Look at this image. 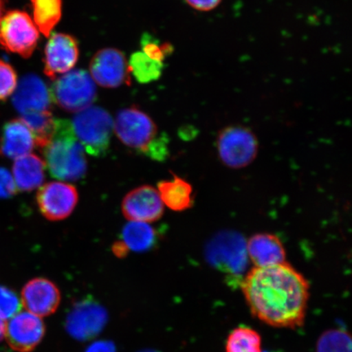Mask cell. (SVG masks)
I'll return each mask as SVG.
<instances>
[{
  "label": "cell",
  "instance_id": "cell-1",
  "mask_svg": "<svg viewBox=\"0 0 352 352\" xmlns=\"http://www.w3.org/2000/svg\"><path fill=\"white\" fill-rule=\"evenodd\" d=\"M241 286L255 318L276 328L302 327L310 285L288 263L255 267L241 280Z\"/></svg>",
  "mask_w": 352,
  "mask_h": 352
},
{
  "label": "cell",
  "instance_id": "cell-2",
  "mask_svg": "<svg viewBox=\"0 0 352 352\" xmlns=\"http://www.w3.org/2000/svg\"><path fill=\"white\" fill-rule=\"evenodd\" d=\"M43 151L44 162L54 178L76 182L85 177L87 170L85 148L74 134L72 122L56 120L54 135Z\"/></svg>",
  "mask_w": 352,
  "mask_h": 352
},
{
  "label": "cell",
  "instance_id": "cell-3",
  "mask_svg": "<svg viewBox=\"0 0 352 352\" xmlns=\"http://www.w3.org/2000/svg\"><path fill=\"white\" fill-rule=\"evenodd\" d=\"M113 129L121 142L132 151L156 160L164 157L166 144L158 138L156 123L138 107L122 109L113 122Z\"/></svg>",
  "mask_w": 352,
  "mask_h": 352
},
{
  "label": "cell",
  "instance_id": "cell-4",
  "mask_svg": "<svg viewBox=\"0 0 352 352\" xmlns=\"http://www.w3.org/2000/svg\"><path fill=\"white\" fill-rule=\"evenodd\" d=\"M74 134L87 153L104 157L109 148L113 120L102 108L90 107L74 116L72 122Z\"/></svg>",
  "mask_w": 352,
  "mask_h": 352
},
{
  "label": "cell",
  "instance_id": "cell-5",
  "mask_svg": "<svg viewBox=\"0 0 352 352\" xmlns=\"http://www.w3.org/2000/svg\"><path fill=\"white\" fill-rule=\"evenodd\" d=\"M50 91L52 101L72 113L90 107L96 98L94 79L82 69L73 70L57 78Z\"/></svg>",
  "mask_w": 352,
  "mask_h": 352
},
{
  "label": "cell",
  "instance_id": "cell-6",
  "mask_svg": "<svg viewBox=\"0 0 352 352\" xmlns=\"http://www.w3.org/2000/svg\"><path fill=\"white\" fill-rule=\"evenodd\" d=\"M217 149L223 165L231 169H241L252 164L256 158L258 142L248 127L228 126L219 132Z\"/></svg>",
  "mask_w": 352,
  "mask_h": 352
},
{
  "label": "cell",
  "instance_id": "cell-7",
  "mask_svg": "<svg viewBox=\"0 0 352 352\" xmlns=\"http://www.w3.org/2000/svg\"><path fill=\"white\" fill-rule=\"evenodd\" d=\"M206 258L211 266L237 278L248 267L246 241L239 233L220 232L206 246Z\"/></svg>",
  "mask_w": 352,
  "mask_h": 352
},
{
  "label": "cell",
  "instance_id": "cell-8",
  "mask_svg": "<svg viewBox=\"0 0 352 352\" xmlns=\"http://www.w3.org/2000/svg\"><path fill=\"white\" fill-rule=\"evenodd\" d=\"M39 32L28 13L8 12L0 21V45L12 54L29 58L38 45Z\"/></svg>",
  "mask_w": 352,
  "mask_h": 352
},
{
  "label": "cell",
  "instance_id": "cell-9",
  "mask_svg": "<svg viewBox=\"0 0 352 352\" xmlns=\"http://www.w3.org/2000/svg\"><path fill=\"white\" fill-rule=\"evenodd\" d=\"M107 320L104 307L94 299L85 298L74 305L66 318L65 328L74 340L87 341L98 336Z\"/></svg>",
  "mask_w": 352,
  "mask_h": 352
},
{
  "label": "cell",
  "instance_id": "cell-10",
  "mask_svg": "<svg viewBox=\"0 0 352 352\" xmlns=\"http://www.w3.org/2000/svg\"><path fill=\"white\" fill-rule=\"evenodd\" d=\"M39 211L50 221L68 218L78 201L77 188L72 184L50 182L39 188L36 196Z\"/></svg>",
  "mask_w": 352,
  "mask_h": 352
},
{
  "label": "cell",
  "instance_id": "cell-11",
  "mask_svg": "<svg viewBox=\"0 0 352 352\" xmlns=\"http://www.w3.org/2000/svg\"><path fill=\"white\" fill-rule=\"evenodd\" d=\"M91 77L101 87L116 88L129 85L131 72L124 54L116 48L100 50L91 60Z\"/></svg>",
  "mask_w": 352,
  "mask_h": 352
},
{
  "label": "cell",
  "instance_id": "cell-12",
  "mask_svg": "<svg viewBox=\"0 0 352 352\" xmlns=\"http://www.w3.org/2000/svg\"><path fill=\"white\" fill-rule=\"evenodd\" d=\"M45 336V324L39 316L28 311H20L6 323L8 344L16 352L35 349Z\"/></svg>",
  "mask_w": 352,
  "mask_h": 352
},
{
  "label": "cell",
  "instance_id": "cell-13",
  "mask_svg": "<svg viewBox=\"0 0 352 352\" xmlns=\"http://www.w3.org/2000/svg\"><path fill=\"white\" fill-rule=\"evenodd\" d=\"M78 44L76 38L67 34H54L44 51V74L55 79L57 76L72 72L78 63Z\"/></svg>",
  "mask_w": 352,
  "mask_h": 352
},
{
  "label": "cell",
  "instance_id": "cell-14",
  "mask_svg": "<svg viewBox=\"0 0 352 352\" xmlns=\"http://www.w3.org/2000/svg\"><path fill=\"white\" fill-rule=\"evenodd\" d=\"M123 215L133 222H155L164 213L160 193L157 189L143 186L127 193L122 204Z\"/></svg>",
  "mask_w": 352,
  "mask_h": 352
},
{
  "label": "cell",
  "instance_id": "cell-15",
  "mask_svg": "<svg viewBox=\"0 0 352 352\" xmlns=\"http://www.w3.org/2000/svg\"><path fill=\"white\" fill-rule=\"evenodd\" d=\"M21 301L26 311L42 318L54 314L57 310L60 293L52 281L38 277L25 284L21 292Z\"/></svg>",
  "mask_w": 352,
  "mask_h": 352
},
{
  "label": "cell",
  "instance_id": "cell-16",
  "mask_svg": "<svg viewBox=\"0 0 352 352\" xmlns=\"http://www.w3.org/2000/svg\"><path fill=\"white\" fill-rule=\"evenodd\" d=\"M13 94V104L21 116L50 110V91L42 79L34 74L22 78Z\"/></svg>",
  "mask_w": 352,
  "mask_h": 352
},
{
  "label": "cell",
  "instance_id": "cell-17",
  "mask_svg": "<svg viewBox=\"0 0 352 352\" xmlns=\"http://www.w3.org/2000/svg\"><path fill=\"white\" fill-rule=\"evenodd\" d=\"M248 258L256 267L285 263L286 252L283 241L270 232H261L246 241Z\"/></svg>",
  "mask_w": 352,
  "mask_h": 352
},
{
  "label": "cell",
  "instance_id": "cell-18",
  "mask_svg": "<svg viewBox=\"0 0 352 352\" xmlns=\"http://www.w3.org/2000/svg\"><path fill=\"white\" fill-rule=\"evenodd\" d=\"M34 135L21 118L6 123L0 138V155L16 160L32 153L34 148Z\"/></svg>",
  "mask_w": 352,
  "mask_h": 352
},
{
  "label": "cell",
  "instance_id": "cell-19",
  "mask_svg": "<svg viewBox=\"0 0 352 352\" xmlns=\"http://www.w3.org/2000/svg\"><path fill=\"white\" fill-rule=\"evenodd\" d=\"M45 162L35 154L16 158L12 173L17 189L29 192L41 186L45 178Z\"/></svg>",
  "mask_w": 352,
  "mask_h": 352
},
{
  "label": "cell",
  "instance_id": "cell-20",
  "mask_svg": "<svg viewBox=\"0 0 352 352\" xmlns=\"http://www.w3.org/2000/svg\"><path fill=\"white\" fill-rule=\"evenodd\" d=\"M162 204L177 212L190 209L195 204L193 188L187 180L174 175L171 179L162 180L157 184Z\"/></svg>",
  "mask_w": 352,
  "mask_h": 352
},
{
  "label": "cell",
  "instance_id": "cell-21",
  "mask_svg": "<svg viewBox=\"0 0 352 352\" xmlns=\"http://www.w3.org/2000/svg\"><path fill=\"white\" fill-rule=\"evenodd\" d=\"M121 239L129 252L142 253L156 248L160 233L148 223L132 221L123 228Z\"/></svg>",
  "mask_w": 352,
  "mask_h": 352
},
{
  "label": "cell",
  "instance_id": "cell-22",
  "mask_svg": "<svg viewBox=\"0 0 352 352\" xmlns=\"http://www.w3.org/2000/svg\"><path fill=\"white\" fill-rule=\"evenodd\" d=\"M33 8V17L38 32L50 37L52 30L58 24L63 15L61 0H30Z\"/></svg>",
  "mask_w": 352,
  "mask_h": 352
},
{
  "label": "cell",
  "instance_id": "cell-23",
  "mask_svg": "<svg viewBox=\"0 0 352 352\" xmlns=\"http://www.w3.org/2000/svg\"><path fill=\"white\" fill-rule=\"evenodd\" d=\"M20 118L32 131L35 144L38 147L43 148L51 142L54 135L56 120L50 110L25 113Z\"/></svg>",
  "mask_w": 352,
  "mask_h": 352
},
{
  "label": "cell",
  "instance_id": "cell-24",
  "mask_svg": "<svg viewBox=\"0 0 352 352\" xmlns=\"http://www.w3.org/2000/svg\"><path fill=\"white\" fill-rule=\"evenodd\" d=\"M129 65L131 74L140 83L156 81L161 77L164 68V63L153 60L142 52L132 54Z\"/></svg>",
  "mask_w": 352,
  "mask_h": 352
},
{
  "label": "cell",
  "instance_id": "cell-25",
  "mask_svg": "<svg viewBox=\"0 0 352 352\" xmlns=\"http://www.w3.org/2000/svg\"><path fill=\"white\" fill-rule=\"evenodd\" d=\"M261 336L254 329L245 327L233 329L228 336L226 352H262Z\"/></svg>",
  "mask_w": 352,
  "mask_h": 352
},
{
  "label": "cell",
  "instance_id": "cell-26",
  "mask_svg": "<svg viewBox=\"0 0 352 352\" xmlns=\"http://www.w3.org/2000/svg\"><path fill=\"white\" fill-rule=\"evenodd\" d=\"M351 338L343 329H329L321 334L316 343V352H352Z\"/></svg>",
  "mask_w": 352,
  "mask_h": 352
},
{
  "label": "cell",
  "instance_id": "cell-27",
  "mask_svg": "<svg viewBox=\"0 0 352 352\" xmlns=\"http://www.w3.org/2000/svg\"><path fill=\"white\" fill-rule=\"evenodd\" d=\"M21 301L12 289L0 286V319L10 320L21 310Z\"/></svg>",
  "mask_w": 352,
  "mask_h": 352
},
{
  "label": "cell",
  "instance_id": "cell-28",
  "mask_svg": "<svg viewBox=\"0 0 352 352\" xmlns=\"http://www.w3.org/2000/svg\"><path fill=\"white\" fill-rule=\"evenodd\" d=\"M142 52L153 60L164 63L166 57L173 52V46L169 43H160L151 35L145 34L142 39Z\"/></svg>",
  "mask_w": 352,
  "mask_h": 352
},
{
  "label": "cell",
  "instance_id": "cell-29",
  "mask_svg": "<svg viewBox=\"0 0 352 352\" xmlns=\"http://www.w3.org/2000/svg\"><path fill=\"white\" fill-rule=\"evenodd\" d=\"M16 73L10 64L0 60V100H4L15 91Z\"/></svg>",
  "mask_w": 352,
  "mask_h": 352
},
{
  "label": "cell",
  "instance_id": "cell-30",
  "mask_svg": "<svg viewBox=\"0 0 352 352\" xmlns=\"http://www.w3.org/2000/svg\"><path fill=\"white\" fill-rule=\"evenodd\" d=\"M17 188L10 171L0 167V198H10L16 195Z\"/></svg>",
  "mask_w": 352,
  "mask_h": 352
},
{
  "label": "cell",
  "instance_id": "cell-31",
  "mask_svg": "<svg viewBox=\"0 0 352 352\" xmlns=\"http://www.w3.org/2000/svg\"><path fill=\"white\" fill-rule=\"evenodd\" d=\"M222 0H186L189 6L201 12H209L219 6Z\"/></svg>",
  "mask_w": 352,
  "mask_h": 352
},
{
  "label": "cell",
  "instance_id": "cell-32",
  "mask_svg": "<svg viewBox=\"0 0 352 352\" xmlns=\"http://www.w3.org/2000/svg\"><path fill=\"white\" fill-rule=\"evenodd\" d=\"M116 346L111 341L100 340L91 343L85 352H116Z\"/></svg>",
  "mask_w": 352,
  "mask_h": 352
},
{
  "label": "cell",
  "instance_id": "cell-33",
  "mask_svg": "<svg viewBox=\"0 0 352 352\" xmlns=\"http://www.w3.org/2000/svg\"><path fill=\"white\" fill-rule=\"evenodd\" d=\"M112 252L118 258H124L129 253V249L121 240L116 241L113 245Z\"/></svg>",
  "mask_w": 352,
  "mask_h": 352
},
{
  "label": "cell",
  "instance_id": "cell-34",
  "mask_svg": "<svg viewBox=\"0 0 352 352\" xmlns=\"http://www.w3.org/2000/svg\"><path fill=\"white\" fill-rule=\"evenodd\" d=\"M6 322L2 319H0V342L6 338Z\"/></svg>",
  "mask_w": 352,
  "mask_h": 352
},
{
  "label": "cell",
  "instance_id": "cell-35",
  "mask_svg": "<svg viewBox=\"0 0 352 352\" xmlns=\"http://www.w3.org/2000/svg\"><path fill=\"white\" fill-rule=\"evenodd\" d=\"M4 4L3 0H0V21H1L3 16Z\"/></svg>",
  "mask_w": 352,
  "mask_h": 352
},
{
  "label": "cell",
  "instance_id": "cell-36",
  "mask_svg": "<svg viewBox=\"0 0 352 352\" xmlns=\"http://www.w3.org/2000/svg\"><path fill=\"white\" fill-rule=\"evenodd\" d=\"M142 352H157L156 351H153V350H145V351H143Z\"/></svg>",
  "mask_w": 352,
  "mask_h": 352
},
{
  "label": "cell",
  "instance_id": "cell-37",
  "mask_svg": "<svg viewBox=\"0 0 352 352\" xmlns=\"http://www.w3.org/2000/svg\"><path fill=\"white\" fill-rule=\"evenodd\" d=\"M265 352H280V351H265Z\"/></svg>",
  "mask_w": 352,
  "mask_h": 352
}]
</instances>
